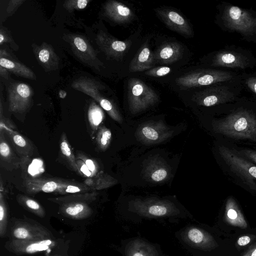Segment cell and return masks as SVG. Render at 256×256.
<instances>
[{
	"instance_id": "obj_12",
	"label": "cell",
	"mask_w": 256,
	"mask_h": 256,
	"mask_svg": "<svg viewBox=\"0 0 256 256\" xmlns=\"http://www.w3.org/2000/svg\"><path fill=\"white\" fill-rule=\"evenodd\" d=\"M56 244L55 241L52 238L38 240L12 239L6 242L5 246L10 252L22 254L46 250L54 247Z\"/></svg>"
},
{
	"instance_id": "obj_23",
	"label": "cell",
	"mask_w": 256,
	"mask_h": 256,
	"mask_svg": "<svg viewBox=\"0 0 256 256\" xmlns=\"http://www.w3.org/2000/svg\"><path fill=\"white\" fill-rule=\"evenodd\" d=\"M115 180L102 171L98 172L93 177L86 178L83 182L92 191L101 190L112 186Z\"/></svg>"
},
{
	"instance_id": "obj_39",
	"label": "cell",
	"mask_w": 256,
	"mask_h": 256,
	"mask_svg": "<svg viewBox=\"0 0 256 256\" xmlns=\"http://www.w3.org/2000/svg\"><path fill=\"white\" fill-rule=\"evenodd\" d=\"M74 44L78 49L81 52H85L87 49V46L85 42L80 37L74 38Z\"/></svg>"
},
{
	"instance_id": "obj_34",
	"label": "cell",
	"mask_w": 256,
	"mask_h": 256,
	"mask_svg": "<svg viewBox=\"0 0 256 256\" xmlns=\"http://www.w3.org/2000/svg\"><path fill=\"white\" fill-rule=\"evenodd\" d=\"M76 159L82 160L91 172L93 176H96L98 172V166L97 162L92 158H90L86 156L81 152L78 151L76 154Z\"/></svg>"
},
{
	"instance_id": "obj_35",
	"label": "cell",
	"mask_w": 256,
	"mask_h": 256,
	"mask_svg": "<svg viewBox=\"0 0 256 256\" xmlns=\"http://www.w3.org/2000/svg\"><path fill=\"white\" fill-rule=\"evenodd\" d=\"M171 68L166 66H160L152 68L145 72L149 76L160 77L166 76L171 72Z\"/></svg>"
},
{
	"instance_id": "obj_9",
	"label": "cell",
	"mask_w": 256,
	"mask_h": 256,
	"mask_svg": "<svg viewBox=\"0 0 256 256\" xmlns=\"http://www.w3.org/2000/svg\"><path fill=\"white\" fill-rule=\"evenodd\" d=\"M182 238L192 248L210 250L218 246L214 237L201 228L190 226L184 228L181 234Z\"/></svg>"
},
{
	"instance_id": "obj_36",
	"label": "cell",
	"mask_w": 256,
	"mask_h": 256,
	"mask_svg": "<svg viewBox=\"0 0 256 256\" xmlns=\"http://www.w3.org/2000/svg\"><path fill=\"white\" fill-rule=\"evenodd\" d=\"M76 164L78 168V174L86 178L93 177L92 174L84 162L80 159H76Z\"/></svg>"
},
{
	"instance_id": "obj_32",
	"label": "cell",
	"mask_w": 256,
	"mask_h": 256,
	"mask_svg": "<svg viewBox=\"0 0 256 256\" xmlns=\"http://www.w3.org/2000/svg\"><path fill=\"white\" fill-rule=\"evenodd\" d=\"M140 132L142 138L148 142H158L162 140V134L158 128L152 126H143Z\"/></svg>"
},
{
	"instance_id": "obj_28",
	"label": "cell",
	"mask_w": 256,
	"mask_h": 256,
	"mask_svg": "<svg viewBox=\"0 0 256 256\" xmlns=\"http://www.w3.org/2000/svg\"><path fill=\"white\" fill-rule=\"evenodd\" d=\"M60 148L61 152L68 162L71 168L75 171L79 172L76 164V158L73 153L70 144L65 132H62L60 141Z\"/></svg>"
},
{
	"instance_id": "obj_31",
	"label": "cell",
	"mask_w": 256,
	"mask_h": 256,
	"mask_svg": "<svg viewBox=\"0 0 256 256\" xmlns=\"http://www.w3.org/2000/svg\"><path fill=\"white\" fill-rule=\"evenodd\" d=\"M0 64L2 66L23 76L32 78L33 76L32 72L25 66L5 58H0Z\"/></svg>"
},
{
	"instance_id": "obj_16",
	"label": "cell",
	"mask_w": 256,
	"mask_h": 256,
	"mask_svg": "<svg viewBox=\"0 0 256 256\" xmlns=\"http://www.w3.org/2000/svg\"><path fill=\"white\" fill-rule=\"evenodd\" d=\"M105 10L106 14L118 23L130 22L134 17V13L130 8L117 1L108 2L106 5Z\"/></svg>"
},
{
	"instance_id": "obj_2",
	"label": "cell",
	"mask_w": 256,
	"mask_h": 256,
	"mask_svg": "<svg viewBox=\"0 0 256 256\" xmlns=\"http://www.w3.org/2000/svg\"><path fill=\"white\" fill-rule=\"evenodd\" d=\"M216 8L215 22L221 30L236 33L242 40L256 44V11L224 1Z\"/></svg>"
},
{
	"instance_id": "obj_43",
	"label": "cell",
	"mask_w": 256,
	"mask_h": 256,
	"mask_svg": "<svg viewBox=\"0 0 256 256\" xmlns=\"http://www.w3.org/2000/svg\"><path fill=\"white\" fill-rule=\"evenodd\" d=\"M66 95V93L65 91L61 90L59 92V96L60 98H64Z\"/></svg>"
},
{
	"instance_id": "obj_25",
	"label": "cell",
	"mask_w": 256,
	"mask_h": 256,
	"mask_svg": "<svg viewBox=\"0 0 256 256\" xmlns=\"http://www.w3.org/2000/svg\"><path fill=\"white\" fill-rule=\"evenodd\" d=\"M104 40L109 53L118 58H120L124 55L131 45L130 40L121 41L109 38H104Z\"/></svg>"
},
{
	"instance_id": "obj_26",
	"label": "cell",
	"mask_w": 256,
	"mask_h": 256,
	"mask_svg": "<svg viewBox=\"0 0 256 256\" xmlns=\"http://www.w3.org/2000/svg\"><path fill=\"white\" fill-rule=\"evenodd\" d=\"M16 200L27 210L34 214L37 216L43 218L46 215L45 210L41 204L36 200L27 196L18 194Z\"/></svg>"
},
{
	"instance_id": "obj_5",
	"label": "cell",
	"mask_w": 256,
	"mask_h": 256,
	"mask_svg": "<svg viewBox=\"0 0 256 256\" xmlns=\"http://www.w3.org/2000/svg\"><path fill=\"white\" fill-rule=\"evenodd\" d=\"M240 79V73L232 70L206 68L182 76L176 79V82L180 88L186 89L206 87Z\"/></svg>"
},
{
	"instance_id": "obj_21",
	"label": "cell",
	"mask_w": 256,
	"mask_h": 256,
	"mask_svg": "<svg viewBox=\"0 0 256 256\" xmlns=\"http://www.w3.org/2000/svg\"><path fill=\"white\" fill-rule=\"evenodd\" d=\"M126 256H159L154 246L146 242L136 239L130 242L126 248Z\"/></svg>"
},
{
	"instance_id": "obj_14",
	"label": "cell",
	"mask_w": 256,
	"mask_h": 256,
	"mask_svg": "<svg viewBox=\"0 0 256 256\" xmlns=\"http://www.w3.org/2000/svg\"><path fill=\"white\" fill-rule=\"evenodd\" d=\"M183 47L178 42H168L161 45L154 54V60L161 64H170L180 60Z\"/></svg>"
},
{
	"instance_id": "obj_15",
	"label": "cell",
	"mask_w": 256,
	"mask_h": 256,
	"mask_svg": "<svg viewBox=\"0 0 256 256\" xmlns=\"http://www.w3.org/2000/svg\"><path fill=\"white\" fill-rule=\"evenodd\" d=\"M30 90L24 84H18L10 95V110L12 112H23L28 108Z\"/></svg>"
},
{
	"instance_id": "obj_37",
	"label": "cell",
	"mask_w": 256,
	"mask_h": 256,
	"mask_svg": "<svg viewBox=\"0 0 256 256\" xmlns=\"http://www.w3.org/2000/svg\"><path fill=\"white\" fill-rule=\"evenodd\" d=\"M168 175L167 171L162 168H160L154 171L151 175V178L154 182H161L166 178Z\"/></svg>"
},
{
	"instance_id": "obj_6",
	"label": "cell",
	"mask_w": 256,
	"mask_h": 256,
	"mask_svg": "<svg viewBox=\"0 0 256 256\" xmlns=\"http://www.w3.org/2000/svg\"><path fill=\"white\" fill-rule=\"evenodd\" d=\"M25 185L26 192L32 194L44 192L66 195L92 192L83 182L60 178H26Z\"/></svg>"
},
{
	"instance_id": "obj_27",
	"label": "cell",
	"mask_w": 256,
	"mask_h": 256,
	"mask_svg": "<svg viewBox=\"0 0 256 256\" xmlns=\"http://www.w3.org/2000/svg\"><path fill=\"white\" fill-rule=\"evenodd\" d=\"M88 116L92 135L93 136L97 132L99 126L101 125L104 119V114L98 105L92 103L89 107Z\"/></svg>"
},
{
	"instance_id": "obj_8",
	"label": "cell",
	"mask_w": 256,
	"mask_h": 256,
	"mask_svg": "<svg viewBox=\"0 0 256 256\" xmlns=\"http://www.w3.org/2000/svg\"><path fill=\"white\" fill-rule=\"evenodd\" d=\"M12 236L14 240H43L51 239L50 232L41 224L30 220H20L16 222L12 228Z\"/></svg>"
},
{
	"instance_id": "obj_40",
	"label": "cell",
	"mask_w": 256,
	"mask_h": 256,
	"mask_svg": "<svg viewBox=\"0 0 256 256\" xmlns=\"http://www.w3.org/2000/svg\"><path fill=\"white\" fill-rule=\"evenodd\" d=\"M50 56L49 52L46 49L42 50L38 54V58L42 62H46Z\"/></svg>"
},
{
	"instance_id": "obj_29",
	"label": "cell",
	"mask_w": 256,
	"mask_h": 256,
	"mask_svg": "<svg viewBox=\"0 0 256 256\" xmlns=\"http://www.w3.org/2000/svg\"><path fill=\"white\" fill-rule=\"evenodd\" d=\"M243 90H246L252 96V100L256 102V72H240Z\"/></svg>"
},
{
	"instance_id": "obj_19",
	"label": "cell",
	"mask_w": 256,
	"mask_h": 256,
	"mask_svg": "<svg viewBox=\"0 0 256 256\" xmlns=\"http://www.w3.org/2000/svg\"><path fill=\"white\" fill-rule=\"evenodd\" d=\"M154 54L147 44H144L130 64V72H140L150 70L154 64Z\"/></svg>"
},
{
	"instance_id": "obj_38",
	"label": "cell",
	"mask_w": 256,
	"mask_h": 256,
	"mask_svg": "<svg viewBox=\"0 0 256 256\" xmlns=\"http://www.w3.org/2000/svg\"><path fill=\"white\" fill-rule=\"evenodd\" d=\"M240 155L256 163V150L244 149L238 152Z\"/></svg>"
},
{
	"instance_id": "obj_1",
	"label": "cell",
	"mask_w": 256,
	"mask_h": 256,
	"mask_svg": "<svg viewBox=\"0 0 256 256\" xmlns=\"http://www.w3.org/2000/svg\"><path fill=\"white\" fill-rule=\"evenodd\" d=\"M229 112L216 122V130L228 136L256 140V102L245 96L228 103Z\"/></svg>"
},
{
	"instance_id": "obj_45",
	"label": "cell",
	"mask_w": 256,
	"mask_h": 256,
	"mask_svg": "<svg viewBox=\"0 0 256 256\" xmlns=\"http://www.w3.org/2000/svg\"><path fill=\"white\" fill-rule=\"evenodd\" d=\"M4 40V37L3 35L1 34H0V43L2 44Z\"/></svg>"
},
{
	"instance_id": "obj_42",
	"label": "cell",
	"mask_w": 256,
	"mask_h": 256,
	"mask_svg": "<svg viewBox=\"0 0 256 256\" xmlns=\"http://www.w3.org/2000/svg\"><path fill=\"white\" fill-rule=\"evenodd\" d=\"M76 2L78 8L80 9H84L86 7L88 1L86 0H78Z\"/></svg>"
},
{
	"instance_id": "obj_46",
	"label": "cell",
	"mask_w": 256,
	"mask_h": 256,
	"mask_svg": "<svg viewBox=\"0 0 256 256\" xmlns=\"http://www.w3.org/2000/svg\"><path fill=\"white\" fill-rule=\"evenodd\" d=\"M59 256V255H54V256Z\"/></svg>"
},
{
	"instance_id": "obj_18",
	"label": "cell",
	"mask_w": 256,
	"mask_h": 256,
	"mask_svg": "<svg viewBox=\"0 0 256 256\" xmlns=\"http://www.w3.org/2000/svg\"><path fill=\"white\" fill-rule=\"evenodd\" d=\"M86 202H72L60 204L59 212L64 216L75 219L81 220L90 216L92 210Z\"/></svg>"
},
{
	"instance_id": "obj_33",
	"label": "cell",
	"mask_w": 256,
	"mask_h": 256,
	"mask_svg": "<svg viewBox=\"0 0 256 256\" xmlns=\"http://www.w3.org/2000/svg\"><path fill=\"white\" fill-rule=\"evenodd\" d=\"M8 209L2 192H0V236L6 234L8 226Z\"/></svg>"
},
{
	"instance_id": "obj_4",
	"label": "cell",
	"mask_w": 256,
	"mask_h": 256,
	"mask_svg": "<svg viewBox=\"0 0 256 256\" xmlns=\"http://www.w3.org/2000/svg\"><path fill=\"white\" fill-rule=\"evenodd\" d=\"M242 90L240 78L239 80L206 86L194 94V100L204 106H216L237 100L241 97Z\"/></svg>"
},
{
	"instance_id": "obj_10",
	"label": "cell",
	"mask_w": 256,
	"mask_h": 256,
	"mask_svg": "<svg viewBox=\"0 0 256 256\" xmlns=\"http://www.w3.org/2000/svg\"><path fill=\"white\" fill-rule=\"evenodd\" d=\"M155 11L168 28L185 36H192V30L188 20L179 12L170 8H157Z\"/></svg>"
},
{
	"instance_id": "obj_41",
	"label": "cell",
	"mask_w": 256,
	"mask_h": 256,
	"mask_svg": "<svg viewBox=\"0 0 256 256\" xmlns=\"http://www.w3.org/2000/svg\"><path fill=\"white\" fill-rule=\"evenodd\" d=\"M251 240L250 238L248 236H244L239 238L237 244L240 246H244L248 244Z\"/></svg>"
},
{
	"instance_id": "obj_13",
	"label": "cell",
	"mask_w": 256,
	"mask_h": 256,
	"mask_svg": "<svg viewBox=\"0 0 256 256\" xmlns=\"http://www.w3.org/2000/svg\"><path fill=\"white\" fill-rule=\"evenodd\" d=\"M220 154L234 172L248 179H256V166L224 146L220 148Z\"/></svg>"
},
{
	"instance_id": "obj_17",
	"label": "cell",
	"mask_w": 256,
	"mask_h": 256,
	"mask_svg": "<svg viewBox=\"0 0 256 256\" xmlns=\"http://www.w3.org/2000/svg\"><path fill=\"white\" fill-rule=\"evenodd\" d=\"M0 130L4 131L16 148L17 152L24 158H30L33 154L34 148L28 140L18 132L4 126H0Z\"/></svg>"
},
{
	"instance_id": "obj_11",
	"label": "cell",
	"mask_w": 256,
	"mask_h": 256,
	"mask_svg": "<svg viewBox=\"0 0 256 256\" xmlns=\"http://www.w3.org/2000/svg\"><path fill=\"white\" fill-rule=\"evenodd\" d=\"M134 208L140 215L149 218L174 216L179 213L172 204L162 201L137 202Z\"/></svg>"
},
{
	"instance_id": "obj_3",
	"label": "cell",
	"mask_w": 256,
	"mask_h": 256,
	"mask_svg": "<svg viewBox=\"0 0 256 256\" xmlns=\"http://www.w3.org/2000/svg\"><path fill=\"white\" fill-rule=\"evenodd\" d=\"M205 63L210 68L244 70L256 66V57L250 50L236 45L226 46L208 54Z\"/></svg>"
},
{
	"instance_id": "obj_7",
	"label": "cell",
	"mask_w": 256,
	"mask_h": 256,
	"mask_svg": "<svg viewBox=\"0 0 256 256\" xmlns=\"http://www.w3.org/2000/svg\"><path fill=\"white\" fill-rule=\"evenodd\" d=\"M128 98L130 111L136 114L154 105L158 97L155 91L143 81L131 78L128 81Z\"/></svg>"
},
{
	"instance_id": "obj_22",
	"label": "cell",
	"mask_w": 256,
	"mask_h": 256,
	"mask_svg": "<svg viewBox=\"0 0 256 256\" xmlns=\"http://www.w3.org/2000/svg\"><path fill=\"white\" fill-rule=\"evenodd\" d=\"M4 132L0 130V161L12 168H18L22 162L16 156L6 142L4 136Z\"/></svg>"
},
{
	"instance_id": "obj_24",
	"label": "cell",
	"mask_w": 256,
	"mask_h": 256,
	"mask_svg": "<svg viewBox=\"0 0 256 256\" xmlns=\"http://www.w3.org/2000/svg\"><path fill=\"white\" fill-rule=\"evenodd\" d=\"M98 194V193L95 192L76 193L64 196L51 198H48V200L58 204L59 205L72 202H86L90 204L96 199Z\"/></svg>"
},
{
	"instance_id": "obj_30",
	"label": "cell",
	"mask_w": 256,
	"mask_h": 256,
	"mask_svg": "<svg viewBox=\"0 0 256 256\" xmlns=\"http://www.w3.org/2000/svg\"><path fill=\"white\" fill-rule=\"evenodd\" d=\"M112 140V132L104 125L101 124L96 134V142L99 149L106 150L110 146Z\"/></svg>"
},
{
	"instance_id": "obj_20",
	"label": "cell",
	"mask_w": 256,
	"mask_h": 256,
	"mask_svg": "<svg viewBox=\"0 0 256 256\" xmlns=\"http://www.w3.org/2000/svg\"><path fill=\"white\" fill-rule=\"evenodd\" d=\"M225 208L224 218L227 223L242 228L248 227L243 214L232 198L228 199Z\"/></svg>"
},
{
	"instance_id": "obj_44",
	"label": "cell",
	"mask_w": 256,
	"mask_h": 256,
	"mask_svg": "<svg viewBox=\"0 0 256 256\" xmlns=\"http://www.w3.org/2000/svg\"><path fill=\"white\" fill-rule=\"evenodd\" d=\"M250 256H256V246L250 249Z\"/></svg>"
}]
</instances>
